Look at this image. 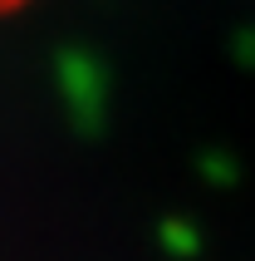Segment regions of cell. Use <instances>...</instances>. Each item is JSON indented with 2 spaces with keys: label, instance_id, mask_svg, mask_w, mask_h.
<instances>
[{
  "label": "cell",
  "instance_id": "obj_1",
  "mask_svg": "<svg viewBox=\"0 0 255 261\" xmlns=\"http://www.w3.org/2000/svg\"><path fill=\"white\" fill-rule=\"evenodd\" d=\"M15 5H20V0H0V15H5V10H15Z\"/></svg>",
  "mask_w": 255,
  "mask_h": 261
}]
</instances>
